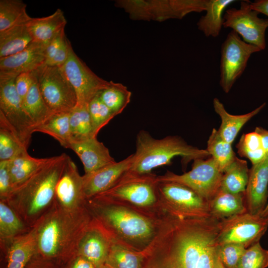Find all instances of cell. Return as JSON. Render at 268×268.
<instances>
[{
  "mask_svg": "<svg viewBox=\"0 0 268 268\" xmlns=\"http://www.w3.org/2000/svg\"><path fill=\"white\" fill-rule=\"evenodd\" d=\"M32 79V72L21 73L15 78V87L22 102L30 87Z\"/></svg>",
  "mask_w": 268,
  "mask_h": 268,
  "instance_id": "43",
  "label": "cell"
},
{
  "mask_svg": "<svg viewBox=\"0 0 268 268\" xmlns=\"http://www.w3.org/2000/svg\"><path fill=\"white\" fill-rule=\"evenodd\" d=\"M222 175L213 159L210 157L194 160L189 172L178 175L168 171L158 176L157 180L185 185L209 202L220 188Z\"/></svg>",
  "mask_w": 268,
  "mask_h": 268,
  "instance_id": "8",
  "label": "cell"
},
{
  "mask_svg": "<svg viewBox=\"0 0 268 268\" xmlns=\"http://www.w3.org/2000/svg\"><path fill=\"white\" fill-rule=\"evenodd\" d=\"M14 78L0 79V112L16 131L28 149L33 126L22 106L14 84Z\"/></svg>",
  "mask_w": 268,
  "mask_h": 268,
  "instance_id": "13",
  "label": "cell"
},
{
  "mask_svg": "<svg viewBox=\"0 0 268 268\" xmlns=\"http://www.w3.org/2000/svg\"><path fill=\"white\" fill-rule=\"evenodd\" d=\"M66 37L65 29H63L47 45L45 49V64H47L54 57Z\"/></svg>",
  "mask_w": 268,
  "mask_h": 268,
  "instance_id": "44",
  "label": "cell"
},
{
  "mask_svg": "<svg viewBox=\"0 0 268 268\" xmlns=\"http://www.w3.org/2000/svg\"><path fill=\"white\" fill-rule=\"evenodd\" d=\"M268 267V251L259 242L246 249L237 268H267Z\"/></svg>",
  "mask_w": 268,
  "mask_h": 268,
  "instance_id": "39",
  "label": "cell"
},
{
  "mask_svg": "<svg viewBox=\"0 0 268 268\" xmlns=\"http://www.w3.org/2000/svg\"><path fill=\"white\" fill-rule=\"evenodd\" d=\"M156 174L126 172L107 191L94 197L131 207L149 215L164 218L167 214L160 201Z\"/></svg>",
  "mask_w": 268,
  "mask_h": 268,
  "instance_id": "4",
  "label": "cell"
},
{
  "mask_svg": "<svg viewBox=\"0 0 268 268\" xmlns=\"http://www.w3.org/2000/svg\"><path fill=\"white\" fill-rule=\"evenodd\" d=\"M46 47L33 42L24 50L0 58V79L14 78L21 73L32 72L45 65Z\"/></svg>",
  "mask_w": 268,
  "mask_h": 268,
  "instance_id": "15",
  "label": "cell"
},
{
  "mask_svg": "<svg viewBox=\"0 0 268 268\" xmlns=\"http://www.w3.org/2000/svg\"><path fill=\"white\" fill-rule=\"evenodd\" d=\"M67 22L63 11L58 8L49 16L31 18L26 23V26L33 42L46 47L55 37L65 29Z\"/></svg>",
  "mask_w": 268,
  "mask_h": 268,
  "instance_id": "21",
  "label": "cell"
},
{
  "mask_svg": "<svg viewBox=\"0 0 268 268\" xmlns=\"http://www.w3.org/2000/svg\"><path fill=\"white\" fill-rule=\"evenodd\" d=\"M60 67L75 91L76 106H88L96 95L111 83L90 69L75 54L70 43L68 58Z\"/></svg>",
  "mask_w": 268,
  "mask_h": 268,
  "instance_id": "11",
  "label": "cell"
},
{
  "mask_svg": "<svg viewBox=\"0 0 268 268\" xmlns=\"http://www.w3.org/2000/svg\"><path fill=\"white\" fill-rule=\"evenodd\" d=\"M249 170L247 161L236 157L223 173L220 189L232 194L245 193Z\"/></svg>",
  "mask_w": 268,
  "mask_h": 268,
  "instance_id": "28",
  "label": "cell"
},
{
  "mask_svg": "<svg viewBox=\"0 0 268 268\" xmlns=\"http://www.w3.org/2000/svg\"><path fill=\"white\" fill-rule=\"evenodd\" d=\"M33 72L42 97L54 113H69L76 106L75 91L60 67L45 64Z\"/></svg>",
  "mask_w": 268,
  "mask_h": 268,
  "instance_id": "7",
  "label": "cell"
},
{
  "mask_svg": "<svg viewBox=\"0 0 268 268\" xmlns=\"http://www.w3.org/2000/svg\"><path fill=\"white\" fill-rule=\"evenodd\" d=\"M134 159L132 154L124 159L82 177L85 198L91 199L112 188L130 169Z\"/></svg>",
  "mask_w": 268,
  "mask_h": 268,
  "instance_id": "14",
  "label": "cell"
},
{
  "mask_svg": "<svg viewBox=\"0 0 268 268\" xmlns=\"http://www.w3.org/2000/svg\"><path fill=\"white\" fill-rule=\"evenodd\" d=\"M218 221L167 215L146 251L145 268H213Z\"/></svg>",
  "mask_w": 268,
  "mask_h": 268,
  "instance_id": "1",
  "label": "cell"
},
{
  "mask_svg": "<svg viewBox=\"0 0 268 268\" xmlns=\"http://www.w3.org/2000/svg\"><path fill=\"white\" fill-rule=\"evenodd\" d=\"M110 82V85L101 91L99 95L103 102L117 116L130 102L132 93L123 84Z\"/></svg>",
  "mask_w": 268,
  "mask_h": 268,
  "instance_id": "35",
  "label": "cell"
},
{
  "mask_svg": "<svg viewBox=\"0 0 268 268\" xmlns=\"http://www.w3.org/2000/svg\"><path fill=\"white\" fill-rule=\"evenodd\" d=\"M34 242L25 238L14 242L7 256V268H26L34 254Z\"/></svg>",
  "mask_w": 268,
  "mask_h": 268,
  "instance_id": "37",
  "label": "cell"
},
{
  "mask_svg": "<svg viewBox=\"0 0 268 268\" xmlns=\"http://www.w3.org/2000/svg\"><path fill=\"white\" fill-rule=\"evenodd\" d=\"M26 268H64V266L41 257H32Z\"/></svg>",
  "mask_w": 268,
  "mask_h": 268,
  "instance_id": "46",
  "label": "cell"
},
{
  "mask_svg": "<svg viewBox=\"0 0 268 268\" xmlns=\"http://www.w3.org/2000/svg\"><path fill=\"white\" fill-rule=\"evenodd\" d=\"M246 249L239 244L227 243L217 245L216 253L225 268H237Z\"/></svg>",
  "mask_w": 268,
  "mask_h": 268,
  "instance_id": "40",
  "label": "cell"
},
{
  "mask_svg": "<svg viewBox=\"0 0 268 268\" xmlns=\"http://www.w3.org/2000/svg\"><path fill=\"white\" fill-rule=\"evenodd\" d=\"M21 224L12 210L2 202L0 203V232L2 237L15 234L21 228Z\"/></svg>",
  "mask_w": 268,
  "mask_h": 268,
  "instance_id": "41",
  "label": "cell"
},
{
  "mask_svg": "<svg viewBox=\"0 0 268 268\" xmlns=\"http://www.w3.org/2000/svg\"><path fill=\"white\" fill-rule=\"evenodd\" d=\"M32 75V82L22 101V106L34 128L44 123L54 113L42 97L33 71Z\"/></svg>",
  "mask_w": 268,
  "mask_h": 268,
  "instance_id": "24",
  "label": "cell"
},
{
  "mask_svg": "<svg viewBox=\"0 0 268 268\" xmlns=\"http://www.w3.org/2000/svg\"><path fill=\"white\" fill-rule=\"evenodd\" d=\"M55 196L62 205L67 207L85 199L83 193L82 178L69 156L57 183Z\"/></svg>",
  "mask_w": 268,
  "mask_h": 268,
  "instance_id": "20",
  "label": "cell"
},
{
  "mask_svg": "<svg viewBox=\"0 0 268 268\" xmlns=\"http://www.w3.org/2000/svg\"><path fill=\"white\" fill-rule=\"evenodd\" d=\"M134 159L127 173L145 174L155 168L170 165L176 156L183 157L184 164L210 156L206 149H201L187 143L177 135L156 139L146 131L140 130L136 137Z\"/></svg>",
  "mask_w": 268,
  "mask_h": 268,
  "instance_id": "3",
  "label": "cell"
},
{
  "mask_svg": "<svg viewBox=\"0 0 268 268\" xmlns=\"http://www.w3.org/2000/svg\"><path fill=\"white\" fill-rule=\"evenodd\" d=\"M96 225L85 233L78 255L90 262L96 268H100L106 263L111 241L104 230L97 223Z\"/></svg>",
  "mask_w": 268,
  "mask_h": 268,
  "instance_id": "19",
  "label": "cell"
},
{
  "mask_svg": "<svg viewBox=\"0 0 268 268\" xmlns=\"http://www.w3.org/2000/svg\"><path fill=\"white\" fill-rule=\"evenodd\" d=\"M70 43L66 37L54 57L45 65L59 67L64 65L68 58Z\"/></svg>",
  "mask_w": 268,
  "mask_h": 268,
  "instance_id": "45",
  "label": "cell"
},
{
  "mask_svg": "<svg viewBox=\"0 0 268 268\" xmlns=\"http://www.w3.org/2000/svg\"><path fill=\"white\" fill-rule=\"evenodd\" d=\"M100 268H112L107 264H105Z\"/></svg>",
  "mask_w": 268,
  "mask_h": 268,
  "instance_id": "52",
  "label": "cell"
},
{
  "mask_svg": "<svg viewBox=\"0 0 268 268\" xmlns=\"http://www.w3.org/2000/svg\"><path fill=\"white\" fill-rule=\"evenodd\" d=\"M235 1V0H206V13L198 21V29L206 37L219 36L224 22V11Z\"/></svg>",
  "mask_w": 268,
  "mask_h": 268,
  "instance_id": "25",
  "label": "cell"
},
{
  "mask_svg": "<svg viewBox=\"0 0 268 268\" xmlns=\"http://www.w3.org/2000/svg\"><path fill=\"white\" fill-rule=\"evenodd\" d=\"M268 227V218L248 211L219 220L217 245L237 243L247 249L259 242Z\"/></svg>",
  "mask_w": 268,
  "mask_h": 268,
  "instance_id": "9",
  "label": "cell"
},
{
  "mask_svg": "<svg viewBox=\"0 0 268 268\" xmlns=\"http://www.w3.org/2000/svg\"><path fill=\"white\" fill-rule=\"evenodd\" d=\"M9 168V160L0 161V193L7 196L13 190Z\"/></svg>",
  "mask_w": 268,
  "mask_h": 268,
  "instance_id": "42",
  "label": "cell"
},
{
  "mask_svg": "<svg viewBox=\"0 0 268 268\" xmlns=\"http://www.w3.org/2000/svg\"><path fill=\"white\" fill-rule=\"evenodd\" d=\"M91 199L99 221L97 224L110 240L137 252H146L151 246L165 217L159 219L122 204L97 197Z\"/></svg>",
  "mask_w": 268,
  "mask_h": 268,
  "instance_id": "2",
  "label": "cell"
},
{
  "mask_svg": "<svg viewBox=\"0 0 268 268\" xmlns=\"http://www.w3.org/2000/svg\"><path fill=\"white\" fill-rule=\"evenodd\" d=\"M255 132L261 136L264 148L266 152L268 153V131L258 127L256 128Z\"/></svg>",
  "mask_w": 268,
  "mask_h": 268,
  "instance_id": "49",
  "label": "cell"
},
{
  "mask_svg": "<svg viewBox=\"0 0 268 268\" xmlns=\"http://www.w3.org/2000/svg\"><path fill=\"white\" fill-rule=\"evenodd\" d=\"M264 103L252 111L243 115H234L229 114L225 109L224 105L217 98L213 100L215 112L221 119V125L217 130L220 136L231 144L243 126L251 119L258 114L265 106Z\"/></svg>",
  "mask_w": 268,
  "mask_h": 268,
  "instance_id": "22",
  "label": "cell"
},
{
  "mask_svg": "<svg viewBox=\"0 0 268 268\" xmlns=\"http://www.w3.org/2000/svg\"><path fill=\"white\" fill-rule=\"evenodd\" d=\"M250 6L252 9L262 13L268 16V0H257L253 2L250 1Z\"/></svg>",
  "mask_w": 268,
  "mask_h": 268,
  "instance_id": "48",
  "label": "cell"
},
{
  "mask_svg": "<svg viewBox=\"0 0 268 268\" xmlns=\"http://www.w3.org/2000/svg\"><path fill=\"white\" fill-rule=\"evenodd\" d=\"M236 147L238 154L249 159L253 165L261 162L268 154L264 148L261 136L255 131L243 134Z\"/></svg>",
  "mask_w": 268,
  "mask_h": 268,
  "instance_id": "36",
  "label": "cell"
},
{
  "mask_svg": "<svg viewBox=\"0 0 268 268\" xmlns=\"http://www.w3.org/2000/svg\"><path fill=\"white\" fill-rule=\"evenodd\" d=\"M33 39L25 24L0 32V58L17 54L28 47Z\"/></svg>",
  "mask_w": 268,
  "mask_h": 268,
  "instance_id": "27",
  "label": "cell"
},
{
  "mask_svg": "<svg viewBox=\"0 0 268 268\" xmlns=\"http://www.w3.org/2000/svg\"><path fill=\"white\" fill-rule=\"evenodd\" d=\"M259 14L251 8L250 1L242 0L239 8H231L225 11L223 27L231 28L244 42L263 50L266 47L265 34L268 19L259 17Z\"/></svg>",
  "mask_w": 268,
  "mask_h": 268,
  "instance_id": "12",
  "label": "cell"
},
{
  "mask_svg": "<svg viewBox=\"0 0 268 268\" xmlns=\"http://www.w3.org/2000/svg\"><path fill=\"white\" fill-rule=\"evenodd\" d=\"M69 127L70 142L95 137L88 105L76 106L69 112Z\"/></svg>",
  "mask_w": 268,
  "mask_h": 268,
  "instance_id": "33",
  "label": "cell"
},
{
  "mask_svg": "<svg viewBox=\"0 0 268 268\" xmlns=\"http://www.w3.org/2000/svg\"><path fill=\"white\" fill-rule=\"evenodd\" d=\"M27 150L16 131L0 112V161L10 160Z\"/></svg>",
  "mask_w": 268,
  "mask_h": 268,
  "instance_id": "30",
  "label": "cell"
},
{
  "mask_svg": "<svg viewBox=\"0 0 268 268\" xmlns=\"http://www.w3.org/2000/svg\"><path fill=\"white\" fill-rule=\"evenodd\" d=\"M146 260V252H137L111 241L106 264L112 268H145Z\"/></svg>",
  "mask_w": 268,
  "mask_h": 268,
  "instance_id": "29",
  "label": "cell"
},
{
  "mask_svg": "<svg viewBox=\"0 0 268 268\" xmlns=\"http://www.w3.org/2000/svg\"><path fill=\"white\" fill-rule=\"evenodd\" d=\"M64 268H96L90 262L77 255L68 261Z\"/></svg>",
  "mask_w": 268,
  "mask_h": 268,
  "instance_id": "47",
  "label": "cell"
},
{
  "mask_svg": "<svg viewBox=\"0 0 268 268\" xmlns=\"http://www.w3.org/2000/svg\"><path fill=\"white\" fill-rule=\"evenodd\" d=\"M51 158L33 157L28 153L27 150H24L9 160V172L13 189L27 180Z\"/></svg>",
  "mask_w": 268,
  "mask_h": 268,
  "instance_id": "26",
  "label": "cell"
},
{
  "mask_svg": "<svg viewBox=\"0 0 268 268\" xmlns=\"http://www.w3.org/2000/svg\"><path fill=\"white\" fill-rule=\"evenodd\" d=\"M68 148L79 157L83 165L85 174L117 162L111 155L109 149L99 141L97 137L72 141Z\"/></svg>",
  "mask_w": 268,
  "mask_h": 268,
  "instance_id": "17",
  "label": "cell"
},
{
  "mask_svg": "<svg viewBox=\"0 0 268 268\" xmlns=\"http://www.w3.org/2000/svg\"><path fill=\"white\" fill-rule=\"evenodd\" d=\"M68 157L64 153L51 157L27 180L15 187L8 196L27 200L29 213H37L55 196L56 186Z\"/></svg>",
  "mask_w": 268,
  "mask_h": 268,
  "instance_id": "5",
  "label": "cell"
},
{
  "mask_svg": "<svg viewBox=\"0 0 268 268\" xmlns=\"http://www.w3.org/2000/svg\"><path fill=\"white\" fill-rule=\"evenodd\" d=\"M245 197L247 211L261 214L268 201V154L249 170Z\"/></svg>",
  "mask_w": 268,
  "mask_h": 268,
  "instance_id": "16",
  "label": "cell"
},
{
  "mask_svg": "<svg viewBox=\"0 0 268 268\" xmlns=\"http://www.w3.org/2000/svg\"><path fill=\"white\" fill-rule=\"evenodd\" d=\"M212 217L220 220L247 212L245 193L232 194L219 189L209 201Z\"/></svg>",
  "mask_w": 268,
  "mask_h": 268,
  "instance_id": "23",
  "label": "cell"
},
{
  "mask_svg": "<svg viewBox=\"0 0 268 268\" xmlns=\"http://www.w3.org/2000/svg\"><path fill=\"white\" fill-rule=\"evenodd\" d=\"M261 215L264 217L268 218V202H267V204L265 208L264 209L263 211L262 212Z\"/></svg>",
  "mask_w": 268,
  "mask_h": 268,
  "instance_id": "51",
  "label": "cell"
},
{
  "mask_svg": "<svg viewBox=\"0 0 268 268\" xmlns=\"http://www.w3.org/2000/svg\"><path fill=\"white\" fill-rule=\"evenodd\" d=\"M88 111L95 137L100 130L116 116L101 100L99 94L89 103Z\"/></svg>",
  "mask_w": 268,
  "mask_h": 268,
  "instance_id": "38",
  "label": "cell"
},
{
  "mask_svg": "<svg viewBox=\"0 0 268 268\" xmlns=\"http://www.w3.org/2000/svg\"><path fill=\"white\" fill-rule=\"evenodd\" d=\"M158 189L167 214L186 218L212 217L209 202L188 187L174 182L158 181Z\"/></svg>",
  "mask_w": 268,
  "mask_h": 268,
  "instance_id": "6",
  "label": "cell"
},
{
  "mask_svg": "<svg viewBox=\"0 0 268 268\" xmlns=\"http://www.w3.org/2000/svg\"><path fill=\"white\" fill-rule=\"evenodd\" d=\"M63 234L62 223L56 218H52L44 224L38 236L40 257L63 266L67 263L61 246Z\"/></svg>",
  "mask_w": 268,
  "mask_h": 268,
  "instance_id": "18",
  "label": "cell"
},
{
  "mask_svg": "<svg viewBox=\"0 0 268 268\" xmlns=\"http://www.w3.org/2000/svg\"><path fill=\"white\" fill-rule=\"evenodd\" d=\"M206 150L222 173L236 157L231 144L225 141L214 128L207 140Z\"/></svg>",
  "mask_w": 268,
  "mask_h": 268,
  "instance_id": "34",
  "label": "cell"
},
{
  "mask_svg": "<svg viewBox=\"0 0 268 268\" xmlns=\"http://www.w3.org/2000/svg\"><path fill=\"white\" fill-rule=\"evenodd\" d=\"M261 51L248 44L234 31L230 32L221 47L220 85L228 93L244 71L251 56Z\"/></svg>",
  "mask_w": 268,
  "mask_h": 268,
  "instance_id": "10",
  "label": "cell"
},
{
  "mask_svg": "<svg viewBox=\"0 0 268 268\" xmlns=\"http://www.w3.org/2000/svg\"><path fill=\"white\" fill-rule=\"evenodd\" d=\"M26 6L21 0H0V32L26 24L31 18L26 12Z\"/></svg>",
  "mask_w": 268,
  "mask_h": 268,
  "instance_id": "32",
  "label": "cell"
},
{
  "mask_svg": "<svg viewBox=\"0 0 268 268\" xmlns=\"http://www.w3.org/2000/svg\"><path fill=\"white\" fill-rule=\"evenodd\" d=\"M34 132L47 134L62 146L68 148L70 143L69 112L54 113L44 123L34 128Z\"/></svg>",
  "mask_w": 268,
  "mask_h": 268,
  "instance_id": "31",
  "label": "cell"
},
{
  "mask_svg": "<svg viewBox=\"0 0 268 268\" xmlns=\"http://www.w3.org/2000/svg\"><path fill=\"white\" fill-rule=\"evenodd\" d=\"M213 268H225L224 266L223 265V264H222L221 262L220 261V259H219L217 255L216 249V252H215L214 258Z\"/></svg>",
  "mask_w": 268,
  "mask_h": 268,
  "instance_id": "50",
  "label": "cell"
}]
</instances>
